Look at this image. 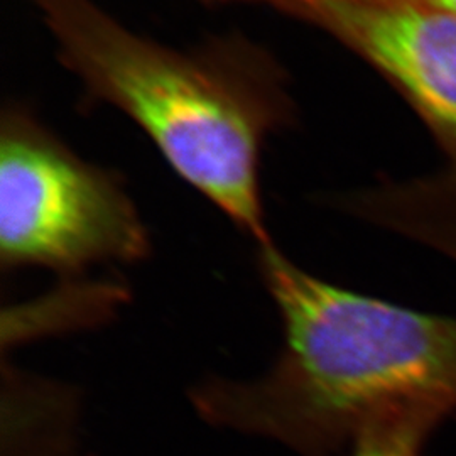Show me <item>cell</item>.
<instances>
[{"label":"cell","instance_id":"obj_7","mask_svg":"<svg viewBox=\"0 0 456 456\" xmlns=\"http://www.w3.org/2000/svg\"><path fill=\"white\" fill-rule=\"evenodd\" d=\"M394 2L408 4V5L421 7V9L448 12V14L456 16V0H394Z\"/></svg>","mask_w":456,"mask_h":456},{"label":"cell","instance_id":"obj_2","mask_svg":"<svg viewBox=\"0 0 456 456\" xmlns=\"http://www.w3.org/2000/svg\"><path fill=\"white\" fill-rule=\"evenodd\" d=\"M60 60L85 97L127 115L173 171L208 198L259 247L262 149L293 126L286 73L240 34L191 51L167 48L124 28L94 0H34Z\"/></svg>","mask_w":456,"mask_h":456},{"label":"cell","instance_id":"obj_3","mask_svg":"<svg viewBox=\"0 0 456 456\" xmlns=\"http://www.w3.org/2000/svg\"><path fill=\"white\" fill-rule=\"evenodd\" d=\"M149 235L124 181L88 163L19 102L0 118V261L75 274L135 262Z\"/></svg>","mask_w":456,"mask_h":456},{"label":"cell","instance_id":"obj_6","mask_svg":"<svg viewBox=\"0 0 456 456\" xmlns=\"http://www.w3.org/2000/svg\"><path fill=\"white\" fill-rule=\"evenodd\" d=\"M440 426L419 416L375 424L354 443V456H424L426 443Z\"/></svg>","mask_w":456,"mask_h":456},{"label":"cell","instance_id":"obj_1","mask_svg":"<svg viewBox=\"0 0 456 456\" xmlns=\"http://www.w3.org/2000/svg\"><path fill=\"white\" fill-rule=\"evenodd\" d=\"M259 265L284 325V350L256 382L193 392L208 423L333 456L375 424L456 412V316L411 310L310 276L273 244Z\"/></svg>","mask_w":456,"mask_h":456},{"label":"cell","instance_id":"obj_5","mask_svg":"<svg viewBox=\"0 0 456 456\" xmlns=\"http://www.w3.org/2000/svg\"><path fill=\"white\" fill-rule=\"evenodd\" d=\"M386 220L392 233L456 264V161L395 181L386 198Z\"/></svg>","mask_w":456,"mask_h":456},{"label":"cell","instance_id":"obj_4","mask_svg":"<svg viewBox=\"0 0 456 456\" xmlns=\"http://www.w3.org/2000/svg\"><path fill=\"white\" fill-rule=\"evenodd\" d=\"M252 4L331 36L391 85L456 161V16L394 0H205Z\"/></svg>","mask_w":456,"mask_h":456}]
</instances>
